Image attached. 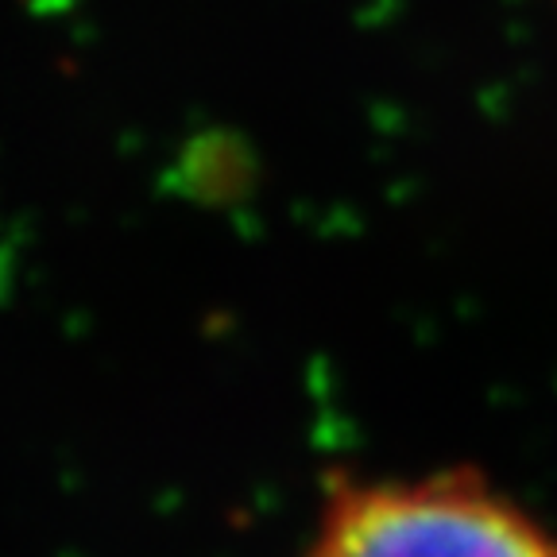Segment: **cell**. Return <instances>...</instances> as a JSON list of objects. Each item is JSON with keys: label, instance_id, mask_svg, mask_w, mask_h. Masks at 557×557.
<instances>
[{"label": "cell", "instance_id": "cell-1", "mask_svg": "<svg viewBox=\"0 0 557 557\" xmlns=\"http://www.w3.org/2000/svg\"><path fill=\"white\" fill-rule=\"evenodd\" d=\"M306 557H557V534L469 469L333 480Z\"/></svg>", "mask_w": 557, "mask_h": 557}, {"label": "cell", "instance_id": "cell-2", "mask_svg": "<svg viewBox=\"0 0 557 557\" xmlns=\"http://www.w3.org/2000/svg\"><path fill=\"white\" fill-rule=\"evenodd\" d=\"M9 283H12V248H9V240L0 236V298H4Z\"/></svg>", "mask_w": 557, "mask_h": 557}]
</instances>
